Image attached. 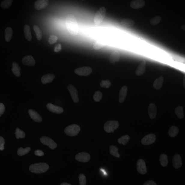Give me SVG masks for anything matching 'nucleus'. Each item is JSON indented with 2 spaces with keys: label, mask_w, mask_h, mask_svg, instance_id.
Returning a JSON list of instances; mask_svg holds the SVG:
<instances>
[{
  "label": "nucleus",
  "mask_w": 185,
  "mask_h": 185,
  "mask_svg": "<svg viewBox=\"0 0 185 185\" xmlns=\"http://www.w3.org/2000/svg\"><path fill=\"white\" fill-rule=\"evenodd\" d=\"M92 69L90 67H84L75 69L74 72L76 74L81 76H87L91 74Z\"/></svg>",
  "instance_id": "6e6552de"
},
{
  "label": "nucleus",
  "mask_w": 185,
  "mask_h": 185,
  "mask_svg": "<svg viewBox=\"0 0 185 185\" xmlns=\"http://www.w3.org/2000/svg\"><path fill=\"white\" fill-rule=\"evenodd\" d=\"M79 179L80 185H86V178L84 174H81L79 175Z\"/></svg>",
  "instance_id": "79ce46f5"
},
{
  "label": "nucleus",
  "mask_w": 185,
  "mask_h": 185,
  "mask_svg": "<svg viewBox=\"0 0 185 185\" xmlns=\"http://www.w3.org/2000/svg\"><path fill=\"white\" fill-rule=\"evenodd\" d=\"M106 45V43L102 40H99L94 43L93 48L94 50H98L103 47Z\"/></svg>",
  "instance_id": "bb28decb"
},
{
  "label": "nucleus",
  "mask_w": 185,
  "mask_h": 185,
  "mask_svg": "<svg viewBox=\"0 0 185 185\" xmlns=\"http://www.w3.org/2000/svg\"><path fill=\"white\" fill-rule=\"evenodd\" d=\"M60 185H71L68 183H67V182H64V183L61 184Z\"/></svg>",
  "instance_id": "09e8293b"
},
{
  "label": "nucleus",
  "mask_w": 185,
  "mask_h": 185,
  "mask_svg": "<svg viewBox=\"0 0 185 185\" xmlns=\"http://www.w3.org/2000/svg\"><path fill=\"white\" fill-rule=\"evenodd\" d=\"M128 91V87L126 86H123L120 90L119 93V102L122 103L125 101Z\"/></svg>",
  "instance_id": "a211bd4d"
},
{
  "label": "nucleus",
  "mask_w": 185,
  "mask_h": 185,
  "mask_svg": "<svg viewBox=\"0 0 185 185\" xmlns=\"http://www.w3.org/2000/svg\"><path fill=\"white\" fill-rule=\"evenodd\" d=\"M20 67L18 64L16 62H14L13 63V67H12V71L14 74L17 77H20Z\"/></svg>",
  "instance_id": "393cba45"
},
{
  "label": "nucleus",
  "mask_w": 185,
  "mask_h": 185,
  "mask_svg": "<svg viewBox=\"0 0 185 185\" xmlns=\"http://www.w3.org/2000/svg\"><path fill=\"white\" fill-rule=\"evenodd\" d=\"M5 143L4 139L3 137H0V150H4Z\"/></svg>",
  "instance_id": "37998d69"
},
{
  "label": "nucleus",
  "mask_w": 185,
  "mask_h": 185,
  "mask_svg": "<svg viewBox=\"0 0 185 185\" xmlns=\"http://www.w3.org/2000/svg\"><path fill=\"white\" fill-rule=\"evenodd\" d=\"M58 37L55 35H52L48 38V42L51 45L54 44L57 42Z\"/></svg>",
  "instance_id": "a19ab883"
},
{
  "label": "nucleus",
  "mask_w": 185,
  "mask_h": 185,
  "mask_svg": "<svg viewBox=\"0 0 185 185\" xmlns=\"http://www.w3.org/2000/svg\"><path fill=\"white\" fill-rule=\"evenodd\" d=\"M143 185H157V184L154 181L150 180L145 182Z\"/></svg>",
  "instance_id": "de8ad7c7"
},
{
  "label": "nucleus",
  "mask_w": 185,
  "mask_h": 185,
  "mask_svg": "<svg viewBox=\"0 0 185 185\" xmlns=\"http://www.w3.org/2000/svg\"><path fill=\"white\" fill-rule=\"evenodd\" d=\"M159 161L160 164L163 167L166 166L168 164V157L167 155L165 154H162L160 156Z\"/></svg>",
  "instance_id": "2f4dec72"
},
{
  "label": "nucleus",
  "mask_w": 185,
  "mask_h": 185,
  "mask_svg": "<svg viewBox=\"0 0 185 185\" xmlns=\"http://www.w3.org/2000/svg\"><path fill=\"white\" fill-rule=\"evenodd\" d=\"M13 2L12 0H5L2 2L1 6L2 8H8L11 6Z\"/></svg>",
  "instance_id": "e433bc0d"
},
{
  "label": "nucleus",
  "mask_w": 185,
  "mask_h": 185,
  "mask_svg": "<svg viewBox=\"0 0 185 185\" xmlns=\"http://www.w3.org/2000/svg\"><path fill=\"white\" fill-rule=\"evenodd\" d=\"M31 148L30 147H27L26 148L20 147L18 150V154L20 156H23L28 154Z\"/></svg>",
  "instance_id": "f704fd0d"
},
{
  "label": "nucleus",
  "mask_w": 185,
  "mask_h": 185,
  "mask_svg": "<svg viewBox=\"0 0 185 185\" xmlns=\"http://www.w3.org/2000/svg\"><path fill=\"white\" fill-rule=\"evenodd\" d=\"M137 170L140 174H144L147 173V170L144 160L142 159H139L137 162Z\"/></svg>",
  "instance_id": "9d476101"
},
{
  "label": "nucleus",
  "mask_w": 185,
  "mask_h": 185,
  "mask_svg": "<svg viewBox=\"0 0 185 185\" xmlns=\"http://www.w3.org/2000/svg\"><path fill=\"white\" fill-rule=\"evenodd\" d=\"M148 113L151 119H154L156 117L157 114V109L156 105L154 103H151L148 108Z\"/></svg>",
  "instance_id": "f8f14e48"
},
{
  "label": "nucleus",
  "mask_w": 185,
  "mask_h": 185,
  "mask_svg": "<svg viewBox=\"0 0 185 185\" xmlns=\"http://www.w3.org/2000/svg\"><path fill=\"white\" fill-rule=\"evenodd\" d=\"M103 94L102 92L99 91H97L94 95L93 98L95 101L99 102L101 99Z\"/></svg>",
  "instance_id": "58836bf2"
},
{
  "label": "nucleus",
  "mask_w": 185,
  "mask_h": 185,
  "mask_svg": "<svg viewBox=\"0 0 185 185\" xmlns=\"http://www.w3.org/2000/svg\"><path fill=\"white\" fill-rule=\"evenodd\" d=\"M109 150L111 155L117 158L120 157V155L119 154L118 148L117 147L115 146L111 145L109 147Z\"/></svg>",
  "instance_id": "c85d7f7f"
},
{
  "label": "nucleus",
  "mask_w": 185,
  "mask_h": 185,
  "mask_svg": "<svg viewBox=\"0 0 185 185\" xmlns=\"http://www.w3.org/2000/svg\"><path fill=\"white\" fill-rule=\"evenodd\" d=\"M106 14L105 7H102L99 9L95 14L94 22L96 25H99L103 22Z\"/></svg>",
  "instance_id": "7ed1b4c3"
},
{
  "label": "nucleus",
  "mask_w": 185,
  "mask_h": 185,
  "mask_svg": "<svg viewBox=\"0 0 185 185\" xmlns=\"http://www.w3.org/2000/svg\"><path fill=\"white\" fill-rule=\"evenodd\" d=\"M175 113L176 115L179 119H182L184 116L183 108V107L179 106L177 107L175 109Z\"/></svg>",
  "instance_id": "c756f323"
},
{
  "label": "nucleus",
  "mask_w": 185,
  "mask_h": 185,
  "mask_svg": "<svg viewBox=\"0 0 185 185\" xmlns=\"http://www.w3.org/2000/svg\"><path fill=\"white\" fill-rule=\"evenodd\" d=\"M156 139V136L154 134H150L142 138L141 143L143 145H150L154 143Z\"/></svg>",
  "instance_id": "423d86ee"
},
{
  "label": "nucleus",
  "mask_w": 185,
  "mask_h": 185,
  "mask_svg": "<svg viewBox=\"0 0 185 185\" xmlns=\"http://www.w3.org/2000/svg\"><path fill=\"white\" fill-rule=\"evenodd\" d=\"M40 141L43 144L48 146L51 149H54L57 147V144L50 138L43 137L40 138Z\"/></svg>",
  "instance_id": "0eeeda50"
},
{
  "label": "nucleus",
  "mask_w": 185,
  "mask_h": 185,
  "mask_svg": "<svg viewBox=\"0 0 185 185\" xmlns=\"http://www.w3.org/2000/svg\"><path fill=\"white\" fill-rule=\"evenodd\" d=\"M65 25L70 35L73 36L77 35L79 33V27L77 19L73 14L68 15L65 19Z\"/></svg>",
  "instance_id": "f257e3e1"
},
{
  "label": "nucleus",
  "mask_w": 185,
  "mask_h": 185,
  "mask_svg": "<svg viewBox=\"0 0 185 185\" xmlns=\"http://www.w3.org/2000/svg\"><path fill=\"white\" fill-rule=\"evenodd\" d=\"M75 159L79 162H89L90 159V156L88 153L81 152L75 156Z\"/></svg>",
  "instance_id": "9b49d317"
},
{
  "label": "nucleus",
  "mask_w": 185,
  "mask_h": 185,
  "mask_svg": "<svg viewBox=\"0 0 185 185\" xmlns=\"http://www.w3.org/2000/svg\"><path fill=\"white\" fill-rule=\"evenodd\" d=\"M162 18L161 17L159 16H156L154 17L152 19H151L150 21V23L153 26H156L162 20Z\"/></svg>",
  "instance_id": "c9c22d12"
},
{
  "label": "nucleus",
  "mask_w": 185,
  "mask_h": 185,
  "mask_svg": "<svg viewBox=\"0 0 185 185\" xmlns=\"http://www.w3.org/2000/svg\"><path fill=\"white\" fill-rule=\"evenodd\" d=\"M146 62L145 60H143L138 65L137 68L135 71V74L137 76H140L143 75L146 71Z\"/></svg>",
  "instance_id": "aec40b11"
},
{
  "label": "nucleus",
  "mask_w": 185,
  "mask_h": 185,
  "mask_svg": "<svg viewBox=\"0 0 185 185\" xmlns=\"http://www.w3.org/2000/svg\"><path fill=\"white\" fill-rule=\"evenodd\" d=\"M22 62L25 65L32 66L35 64V61L32 56L29 55L24 57L22 60Z\"/></svg>",
  "instance_id": "f3484780"
},
{
  "label": "nucleus",
  "mask_w": 185,
  "mask_h": 185,
  "mask_svg": "<svg viewBox=\"0 0 185 185\" xmlns=\"http://www.w3.org/2000/svg\"><path fill=\"white\" fill-rule=\"evenodd\" d=\"M172 161L173 165L175 168H179L182 165L181 157L179 154H177L174 156Z\"/></svg>",
  "instance_id": "2eb2a0df"
},
{
  "label": "nucleus",
  "mask_w": 185,
  "mask_h": 185,
  "mask_svg": "<svg viewBox=\"0 0 185 185\" xmlns=\"http://www.w3.org/2000/svg\"><path fill=\"white\" fill-rule=\"evenodd\" d=\"M49 168V166L46 163H36L31 165L29 167V170L34 173L41 174L47 171Z\"/></svg>",
  "instance_id": "f03ea898"
},
{
  "label": "nucleus",
  "mask_w": 185,
  "mask_h": 185,
  "mask_svg": "<svg viewBox=\"0 0 185 185\" xmlns=\"http://www.w3.org/2000/svg\"><path fill=\"white\" fill-rule=\"evenodd\" d=\"M55 77V75L52 74H46L41 78V81L44 84L50 83L54 79Z\"/></svg>",
  "instance_id": "4be33fe9"
},
{
  "label": "nucleus",
  "mask_w": 185,
  "mask_h": 185,
  "mask_svg": "<svg viewBox=\"0 0 185 185\" xmlns=\"http://www.w3.org/2000/svg\"><path fill=\"white\" fill-rule=\"evenodd\" d=\"M80 126L75 124L70 125L65 129V132L67 135L73 137L78 134L80 131Z\"/></svg>",
  "instance_id": "39448f33"
},
{
  "label": "nucleus",
  "mask_w": 185,
  "mask_h": 185,
  "mask_svg": "<svg viewBox=\"0 0 185 185\" xmlns=\"http://www.w3.org/2000/svg\"><path fill=\"white\" fill-rule=\"evenodd\" d=\"M29 113L31 118L36 122L40 123L42 120V118L37 112L32 109H30L29 111Z\"/></svg>",
  "instance_id": "412c9836"
},
{
  "label": "nucleus",
  "mask_w": 185,
  "mask_h": 185,
  "mask_svg": "<svg viewBox=\"0 0 185 185\" xmlns=\"http://www.w3.org/2000/svg\"><path fill=\"white\" fill-rule=\"evenodd\" d=\"M68 89L74 103L76 104L78 103L79 101V98L76 89L73 85L70 84L68 86Z\"/></svg>",
  "instance_id": "1a4fd4ad"
},
{
  "label": "nucleus",
  "mask_w": 185,
  "mask_h": 185,
  "mask_svg": "<svg viewBox=\"0 0 185 185\" xmlns=\"http://www.w3.org/2000/svg\"><path fill=\"white\" fill-rule=\"evenodd\" d=\"M35 154L37 156H42L44 155V153L40 150H37L35 152Z\"/></svg>",
  "instance_id": "49530a36"
},
{
  "label": "nucleus",
  "mask_w": 185,
  "mask_h": 185,
  "mask_svg": "<svg viewBox=\"0 0 185 185\" xmlns=\"http://www.w3.org/2000/svg\"><path fill=\"white\" fill-rule=\"evenodd\" d=\"M185 26L184 25L182 26V28L183 29V30H185Z\"/></svg>",
  "instance_id": "8fccbe9b"
},
{
  "label": "nucleus",
  "mask_w": 185,
  "mask_h": 185,
  "mask_svg": "<svg viewBox=\"0 0 185 185\" xmlns=\"http://www.w3.org/2000/svg\"><path fill=\"white\" fill-rule=\"evenodd\" d=\"M111 82L108 80H103L100 83V86L101 87L108 88L111 86Z\"/></svg>",
  "instance_id": "ea45409f"
},
{
  "label": "nucleus",
  "mask_w": 185,
  "mask_h": 185,
  "mask_svg": "<svg viewBox=\"0 0 185 185\" xmlns=\"http://www.w3.org/2000/svg\"><path fill=\"white\" fill-rule=\"evenodd\" d=\"M49 2L48 0H38L35 4V8L37 10H40L47 7Z\"/></svg>",
  "instance_id": "dca6fc26"
},
{
  "label": "nucleus",
  "mask_w": 185,
  "mask_h": 185,
  "mask_svg": "<svg viewBox=\"0 0 185 185\" xmlns=\"http://www.w3.org/2000/svg\"><path fill=\"white\" fill-rule=\"evenodd\" d=\"M33 29L36 33V38H37V39L39 41L41 40L42 39V31L38 26L36 25L34 26Z\"/></svg>",
  "instance_id": "72a5a7b5"
},
{
  "label": "nucleus",
  "mask_w": 185,
  "mask_h": 185,
  "mask_svg": "<svg viewBox=\"0 0 185 185\" xmlns=\"http://www.w3.org/2000/svg\"><path fill=\"white\" fill-rule=\"evenodd\" d=\"M13 30L11 28H7L5 30V39L7 42H9L13 36Z\"/></svg>",
  "instance_id": "a878e982"
},
{
  "label": "nucleus",
  "mask_w": 185,
  "mask_h": 185,
  "mask_svg": "<svg viewBox=\"0 0 185 185\" xmlns=\"http://www.w3.org/2000/svg\"><path fill=\"white\" fill-rule=\"evenodd\" d=\"M62 49V45L60 44H58L56 46L54 49V52H59Z\"/></svg>",
  "instance_id": "a18cd8bd"
},
{
  "label": "nucleus",
  "mask_w": 185,
  "mask_h": 185,
  "mask_svg": "<svg viewBox=\"0 0 185 185\" xmlns=\"http://www.w3.org/2000/svg\"><path fill=\"white\" fill-rule=\"evenodd\" d=\"M120 58V53L118 51L115 50L111 53L109 58V62L114 64L119 61Z\"/></svg>",
  "instance_id": "6ab92c4d"
},
{
  "label": "nucleus",
  "mask_w": 185,
  "mask_h": 185,
  "mask_svg": "<svg viewBox=\"0 0 185 185\" xmlns=\"http://www.w3.org/2000/svg\"><path fill=\"white\" fill-rule=\"evenodd\" d=\"M164 81V77L162 76L160 77L155 80L154 83H153V87L155 89H160L162 86Z\"/></svg>",
  "instance_id": "5701e85b"
},
{
  "label": "nucleus",
  "mask_w": 185,
  "mask_h": 185,
  "mask_svg": "<svg viewBox=\"0 0 185 185\" xmlns=\"http://www.w3.org/2000/svg\"><path fill=\"white\" fill-rule=\"evenodd\" d=\"M5 111V107L4 105L2 103H0V117L3 115Z\"/></svg>",
  "instance_id": "c03bdc74"
},
{
  "label": "nucleus",
  "mask_w": 185,
  "mask_h": 185,
  "mask_svg": "<svg viewBox=\"0 0 185 185\" xmlns=\"http://www.w3.org/2000/svg\"><path fill=\"white\" fill-rule=\"evenodd\" d=\"M119 123L118 121L109 120L107 121L104 124V129L107 132L114 133V131L119 127Z\"/></svg>",
  "instance_id": "20e7f679"
},
{
  "label": "nucleus",
  "mask_w": 185,
  "mask_h": 185,
  "mask_svg": "<svg viewBox=\"0 0 185 185\" xmlns=\"http://www.w3.org/2000/svg\"><path fill=\"white\" fill-rule=\"evenodd\" d=\"M47 108L49 111L53 113L61 114L64 111V109L61 107L55 105L51 103L48 104Z\"/></svg>",
  "instance_id": "4468645a"
},
{
  "label": "nucleus",
  "mask_w": 185,
  "mask_h": 185,
  "mask_svg": "<svg viewBox=\"0 0 185 185\" xmlns=\"http://www.w3.org/2000/svg\"><path fill=\"white\" fill-rule=\"evenodd\" d=\"M145 5V1L143 0H133L130 2V5L134 9H138L142 8Z\"/></svg>",
  "instance_id": "ddd939ff"
},
{
  "label": "nucleus",
  "mask_w": 185,
  "mask_h": 185,
  "mask_svg": "<svg viewBox=\"0 0 185 185\" xmlns=\"http://www.w3.org/2000/svg\"><path fill=\"white\" fill-rule=\"evenodd\" d=\"M24 33L26 39L29 41H31L32 39V36L31 35V29L30 26L28 25L24 26Z\"/></svg>",
  "instance_id": "b1692460"
},
{
  "label": "nucleus",
  "mask_w": 185,
  "mask_h": 185,
  "mask_svg": "<svg viewBox=\"0 0 185 185\" xmlns=\"http://www.w3.org/2000/svg\"><path fill=\"white\" fill-rule=\"evenodd\" d=\"M16 132L15 134L17 139H18L20 138H24L25 137V133L23 131H22L18 128L16 129Z\"/></svg>",
  "instance_id": "4c0bfd02"
},
{
  "label": "nucleus",
  "mask_w": 185,
  "mask_h": 185,
  "mask_svg": "<svg viewBox=\"0 0 185 185\" xmlns=\"http://www.w3.org/2000/svg\"><path fill=\"white\" fill-rule=\"evenodd\" d=\"M130 139L129 136L128 135H126L119 138L118 140V142L120 144L125 145L127 144Z\"/></svg>",
  "instance_id": "473e14b6"
},
{
  "label": "nucleus",
  "mask_w": 185,
  "mask_h": 185,
  "mask_svg": "<svg viewBox=\"0 0 185 185\" xmlns=\"http://www.w3.org/2000/svg\"><path fill=\"white\" fill-rule=\"evenodd\" d=\"M121 23L123 26L126 27H131L134 25L135 22L129 19H123L122 20Z\"/></svg>",
  "instance_id": "7c9ffc66"
},
{
  "label": "nucleus",
  "mask_w": 185,
  "mask_h": 185,
  "mask_svg": "<svg viewBox=\"0 0 185 185\" xmlns=\"http://www.w3.org/2000/svg\"><path fill=\"white\" fill-rule=\"evenodd\" d=\"M179 131V129L177 126H172L168 131V135L170 137H175L178 134Z\"/></svg>",
  "instance_id": "cd10ccee"
}]
</instances>
